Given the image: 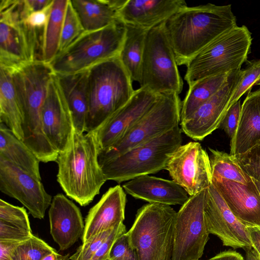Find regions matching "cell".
<instances>
[{
	"mask_svg": "<svg viewBox=\"0 0 260 260\" xmlns=\"http://www.w3.org/2000/svg\"><path fill=\"white\" fill-rule=\"evenodd\" d=\"M165 24L178 66L186 65L212 41L237 26L231 5L218 6L211 3L187 6Z\"/></svg>",
	"mask_w": 260,
	"mask_h": 260,
	"instance_id": "6da1fadb",
	"label": "cell"
},
{
	"mask_svg": "<svg viewBox=\"0 0 260 260\" xmlns=\"http://www.w3.org/2000/svg\"><path fill=\"white\" fill-rule=\"evenodd\" d=\"M11 74L23 112L24 143L40 161H56L58 152L46 137L42 119V107L54 74L50 64L37 59Z\"/></svg>",
	"mask_w": 260,
	"mask_h": 260,
	"instance_id": "7a4b0ae2",
	"label": "cell"
},
{
	"mask_svg": "<svg viewBox=\"0 0 260 260\" xmlns=\"http://www.w3.org/2000/svg\"><path fill=\"white\" fill-rule=\"evenodd\" d=\"M99 146L92 132H74L67 150L59 153L57 181L70 199L89 205L107 180L98 160Z\"/></svg>",
	"mask_w": 260,
	"mask_h": 260,
	"instance_id": "3957f363",
	"label": "cell"
},
{
	"mask_svg": "<svg viewBox=\"0 0 260 260\" xmlns=\"http://www.w3.org/2000/svg\"><path fill=\"white\" fill-rule=\"evenodd\" d=\"M119 56L101 62L88 70V116L86 132H92L122 108L135 90Z\"/></svg>",
	"mask_w": 260,
	"mask_h": 260,
	"instance_id": "277c9868",
	"label": "cell"
},
{
	"mask_svg": "<svg viewBox=\"0 0 260 260\" xmlns=\"http://www.w3.org/2000/svg\"><path fill=\"white\" fill-rule=\"evenodd\" d=\"M126 34V27L118 22L101 29L85 31L49 63L58 75L77 74L119 56Z\"/></svg>",
	"mask_w": 260,
	"mask_h": 260,
	"instance_id": "5b68a950",
	"label": "cell"
},
{
	"mask_svg": "<svg viewBox=\"0 0 260 260\" xmlns=\"http://www.w3.org/2000/svg\"><path fill=\"white\" fill-rule=\"evenodd\" d=\"M245 25L222 34L193 56L186 64L184 79L188 86L202 79L241 70L252 43Z\"/></svg>",
	"mask_w": 260,
	"mask_h": 260,
	"instance_id": "8992f818",
	"label": "cell"
},
{
	"mask_svg": "<svg viewBox=\"0 0 260 260\" xmlns=\"http://www.w3.org/2000/svg\"><path fill=\"white\" fill-rule=\"evenodd\" d=\"M176 215L170 206L157 203L138 210L126 234L139 260H173Z\"/></svg>",
	"mask_w": 260,
	"mask_h": 260,
	"instance_id": "52a82bcc",
	"label": "cell"
},
{
	"mask_svg": "<svg viewBox=\"0 0 260 260\" xmlns=\"http://www.w3.org/2000/svg\"><path fill=\"white\" fill-rule=\"evenodd\" d=\"M179 126L101 165L106 179L118 183L166 169L171 155L182 144Z\"/></svg>",
	"mask_w": 260,
	"mask_h": 260,
	"instance_id": "ba28073f",
	"label": "cell"
},
{
	"mask_svg": "<svg viewBox=\"0 0 260 260\" xmlns=\"http://www.w3.org/2000/svg\"><path fill=\"white\" fill-rule=\"evenodd\" d=\"M23 0H1L0 2V68L12 73L39 59L42 39L28 29Z\"/></svg>",
	"mask_w": 260,
	"mask_h": 260,
	"instance_id": "9c48e42d",
	"label": "cell"
},
{
	"mask_svg": "<svg viewBox=\"0 0 260 260\" xmlns=\"http://www.w3.org/2000/svg\"><path fill=\"white\" fill-rule=\"evenodd\" d=\"M181 102L176 93L160 94L152 107L118 142L99 151L100 165L178 126Z\"/></svg>",
	"mask_w": 260,
	"mask_h": 260,
	"instance_id": "30bf717a",
	"label": "cell"
},
{
	"mask_svg": "<svg viewBox=\"0 0 260 260\" xmlns=\"http://www.w3.org/2000/svg\"><path fill=\"white\" fill-rule=\"evenodd\" d=\"M165 22L148 31L140 87H146L157 94L173 92L179 95L183 83Z\"/></svg>",
	"mask_w": 260,
	"mask_h": 260,
	"instance_id": "8fae6325",
	"label": "cell"
},
{
	"mask_svg": "<svg viewBox=\"0 0 260 260\" xmlns=\"http://www.w3.org/2000/svg\"><path fill=\"white\" fill-rule=\"evenodd\" d=\"M207 189L189 196L177 212L173 260H199L203 254L210 234L204 215Z\"/></svg>",
	"mask_w": 260,
	"mask_h": 260,
	"instance_id": "7c38bea8",
	"label": "cell"
},
{
	"mask_svg": "<svg viewBox=\"0 0 260 260\" xmlns=\"http://www.w3.org/2000/svg\"><path fill=\"white\" fill-rule=\"evenodd\" d=\"M166 170L189 196L208 188L212 183L209 156L197 142L180 145L170 156Z\"/></svg>",
	"mask_w": 260,
	"mask_h": 260,
	"instance_id": "4fadbf2b",
	"label": "cell"
},
{
	"mask_svg": "<svg viewBox=\"0 0 260 260\" xmlns=\"http://www.w3.org/2000/svg\"><path fill=\"white\" fill-rule=\"evenodd\" d=\"M0 190L18 200L39 219L44 217L52 200L41 180L1 157Z\"/></svg>",
	"mask_w": 260,
	"mask_h": 260,
	"instance_id": "5bb4252c",
	"label": "cell"
},
{
	"mask_svg": "<svg viewBox=\"0 0 260 260\" xmlns=\"http://www.w3.org/2000/svg\"><path fill=\"white\" fill-rule=\"evenodd\" d=\"M159 95L146 87L135 90L122 108L91 132L95 137L99 151L107 150L120 140L148 111Z\"/></svg>",
	"mask_w": 260,
	"mask_h": 260,
	"instance_id": "9a60e30c",
	"label": "cell"
},
{
	"mask_svg": "<svg viewBox=\"0 0 260 260\" xmlns=\"http://www.w3.org/2000/svg\"><path fill=\"white\" fill-rule=\"evenodd\" d=\"M44 133L59 153L69 146L75 132L72 114L65 96L54 73L49 82L42 109Z\"/></svg>",
	"mask_w": 260,
	"mask_h": 260,
	"instance_id": "2e32d148",
	"label": "cell"
},
{
	"mask_svg": "<svg viewBox=\"0 0 260 260\" xmlns=\"http://www.w3.org/2000/svg\"><path fill=\"white\" fill-rule=\"evenodd\" d=\"M242 74L241 70L231 72L224 85L189 119L180 122L182 131L186 135L194 140L201 141L220 126L230 108V99Z\"/></svg>",
	"mask_w": 260,
	"mask_h": 260,
	"instance_id": "e0dca14e",
	"label": "cell"
},
{
	"mask_svg": "<svg viewBox=\"0 0 260 260\" xmlns=\"http://www.w3.org/2000/svg\"><path fill=\"white\" fill-rule=\"evenodd\" d=\"M204 215L209 234L218 237L224 246L252 247L247 226L235 217L212 183L207 189Z\"/></svg>",
	"mask_w": 260,
	"mask_h": 260,
	"instance_id": "ac0fdd59",
	"label": "cell"
},
{
	"mask_svg": "<svg viewBox=\"0 0 260 260\" xmlns=\"http://www.w3.org/2000/svg\"><path fill=\"white\" fill-rule=\"evenodd\" d=\"M48 215L50 234L60 250L70 248L81 238L85 223L81 211L63 194L53 197Z\"/></svg>",
	"mask_w": 260,
	"mask_h": 260,
	"instance_id": "d6986e66",
	"label": "cell"
},
{
	"mask_svg": "<svg viewBox=\"0 0 260 260\" xmlns=\"http://www.w3.org/2000/svg\"><path fill=\"white\" fill-rule=\"evenodd\" d=\"M235 217L246 226H260V193L252 180L243 184L225 179L212 181Z\"/></svg>",
	"mask_w": 260,
	"mask_h": 260,
	"instance_id": "ffe728a7",
	"label": "cell"
},
{
	"mask_svg": "<svg viewBox=\"0 0 260 260\" xmlns=\"http://www.w3.org/2000/svg\"><path fill=\"white\" fill-rule=\"evenodd\" d=\"M126 194L119 185L109 188L89 210L81 237L82 243L95 235L113 229L123 223Z\"/></svg>",
	"mask_w": 260,
	"mask_h": 260,
	"instance_id": "44dd1931",
	"label": "cell"
},
{
	"mask_svg": "<svg viewBox=\"0 0 260 260\" xmlns=\"http://www.w3.org/2000/svg\"><path fill=\"white\" fill-rule=\"evenodd\" d=\"M186 6L183 0H127L118 16L125 25L149 30Z\"/></svg>",
	"mask_w": 260,
	"mask_h": 260,
	"instance_id": "7402d4cb",
	"label": "cell"
},
{
	"mask_svg": "<svg viewBox=\"0 0 260 260\" xmlns=\"http://www.w3.org/2000/svg\"><path fill=\"white\" fill-rule=\"evenodd\" d=\"M124 190L134 198L149 203L167 205H183L189 196L173 180L144 175L135 178L123 184Z\"/></svg>",
	"mask_w": 260,
	"mask_h": 260,
	"instance_id": "603a6c76",
	"label": "cell"
},
{
	"mask_svg": "<svg viewBox=\"0 0 260 260\" xmlns=\"http://www.w3.org/2000/svg\"><path fill=\"white\" fill-rule=\"evenodd\" d=\"M260 143V88L250 92L242 104L237 128L231 139L230 154L243 153Z\"/></svg>",
	"mask_w": 260,
	"mask_h": 260,
	"instance_id": "cb8c5ba5",
	"label": "cell"
},
{
	"mask_svg": "<svg viewBox=\"0 0 260 260\" xmlns=\"http://www.w3.org/2000/svg\"><path fill=\"white\" fill-rule=\"evenodd\" d=\"M88 71L74 74L56 75L70 110L75 131L86 132L88 116Z\"/></svg>",
	"mask_w": 260,
	"mask_h": 260,
	"instance_id": "d4e9b609",
	"label": "cell"
},
{
	"mask_svg": "<svg viewBox=\"0 0 260 260\" xmlns=\"http://www.w3.org/2000/svg\"><path fill=\"white\" fill-rule=\"evenodd\" d=\"M71 1L85 31L96 30L121 22L118 18V11L126 2V0Z\"/></svg>",
	"mask_w": 260,
	"mask_h": 260,
	"instance_id": "484cf974",
	"label": "cell"
},
{
	"mask_svg": "<svg viewBox=\"0 0 260 260\" xmlns=\"http://www.w3.org/2000/svg\"><path fill=\"white\" fill-rule=\"evenodd\" d=\"M0 157L41 180L40 160L4 124H0Z\"/></svg>",
	"mask_w": 260,
	"mask_h": 260,
	"instance_id": "4316f807",
	"label": "cell"
},
{
	"mask_svg": "<svg viewBox=\"0 0 260 260\" xmlns=\"http://www.w3.org/2000/svg\"><path fill=\"white\" fill-rule=\"evenodd\" d=\"M0 122L23 141V115L11 74L0 68Z\"/></svg>",
	"mask_w": 260,
	"mask_h": 260,
	"instance_id": "83f0119b",
	"label": "cell"
},
{
	"mask_svg": "<svg viewBox=\"0 0 260 260\" xmlns=\"http://www.w3.org/2000/svg\"><path fill=\"white\" fill-rule=\"evenodd\" d=\"M125 25V37L119 58L132 81L141 85L143 58L148 30L131 25Z\"/></svg>",
	"mask_w": 260,
	"mask_h": 260,
	"instance_id": "f1b7e54d",
	"label": "cell"
},
{
	"mask_svg": "<svg viewBox=\"0 0 260 260\" xmlns=\"http://www.w3.org/2000/svg\"><path fill=\"white\" fill-rule=\"evenodd\" d=\"M230 73L206 77L189 86L181 102L180 122L189 119L202 105L216 93L224 85Z\"/></svg>",
	"mask_w": 260,
	"mask_h": 260,
	"instance_id": "f546056e",
	"label": "cell"
},
{
	"mask_svg": "<svg viewBox=\"0 0 260 260\" xmlns=\"http://www.w3.org/2000/svg\"><path fill=\"white\" fill-rule=\"evenodd\" d=\"M68 1H53L49 19L44 30L41 60L49 64L59 51L63 22Z\"/></svg>",
	"mask_w": 260,
	"mask_h": 260,
	"instance_id": "4dcf8cb0",
	"label": "cell"
},
{
	"mask_svg": "<svg viewBox=\"0 0 260 260\" xmlns=\"http://www.w3.org/2000/svg\"><path fill=\"white\" fill-rule=\"evenodd\" d=\"M55 251L34 235L19 242L0 241V260H42Z\"/></svg>",
	"mask_w": 260,
	"mask_h": 260,
	"instance_id": "1f68e13d",
	"label": "cell"
},
{
	"mask_svg": "<svg viewBox=\"0 0 260 260\" xmlns=\"http://www.w3.org/2000/svg\"><path fill=\"white\" fill-rule=\"evenodd\" d=\"M212 181L225 179L243 184L252 181L241 168L234 155L225 152L209 148Z\"/></svg>",
	"mask_w": 260,
	"mask_h": 260,
	"instance_id": "d6a6232c",
	"label": "cell"
},
{
	"mask_svg": "<svg viewBox=\"0 0 260 260\" xmlns=\"http://www.w3.org/2000/svg\"><path fill=\"white\" fill-rule=\"evenodd\" d=\"M84 31L71 1L69 0L64 15L58 53L66 49Z\"/></svg>",
	"mask_w": 260,
	"mask_h": 260,
	"instance_id": "836d02e7",
	"label": "cell"
},
{
	"mask_svg": "<svg viewBox=\"0 0 260 260\" xmlns=\"http://www.w3.org/2000/svg\"><path fill=\"white\" fill-rule=\"evenodd\" d=\"M0 222L11 228L32 234L26 209L2 199L0 200Z\"/></svg>",
	"mask_w": 260,
	"mask_h": 260,
	"instance_id": "e575fe53",
	"label": "cell"
},
{
	"mask_svg": "<svg viewBox=\"0 0 260 260\" xmlns=\"http://www.w3.org/2000/svg\"><path fill=\"white\" fill-rule=\"evenodd\" d=\"M260 78V59L250 62L247 67L242 70L240 81L233 93L229 102L231 107L240 98L249 91Z\"/></svg>",
	"mask_w": 260,
	"mask_h": 260,
	"instance_id": "d590c367",
	"label": "cell"
},
{
	"mask_svg": "<svg viewBox=\"0 0 260 260\" xmlns=\"http://www.w3.org/2000/svg\"><path fill=\"white\" fill-rule=\"evenodd\" d=\"M234 156L242 170L260 183V143L245 152Z\"/></svg>",
	"mask_w": 260,
	"mask_h": 260,
	"instance_id": "8d00e7d4",
	"label": "cell"
},
{
	"mask_svg": "<svg viewBox=\"0 0 260 260\" xmlns=\"http://www.w3.org/2000/svg\"><path fill=\"white\" fill-rule=\"evenodd\" d=\"M114 229L100 233L90 238L77 249L69 259L89 260L109 237Z\"/></svg>",
	"mask_w": 260,
	"mask_h": 260,
	"instance_id": "74e56055",
	"label": "cell"
},
{
	"mask_svg": "<svg viewBox=\"0 0 260 260\" xmlns=\"http://www.w3.org/2000/svg\"><path fill=\"white\" fill-rule=\"evenodd\" d=\"M109 260H139L135 249L131 244L128 237L124 233L118 237L110 251Z\"/></svg>",
	"mask_w": 260,
	"mask_h": 260,
	"instance_id": "f35d334b",
	"label": "cell"
},
{
	"mask_svg": "<svg viewBox=\"0 0 260 260\" xmlns=\"http://www.w3.org/2000/svg\"><path fill=\"white\" fill-rule=\"evenodd\" d=\"M53 1L44 9L30 13L23 20L26 27L39 36L42 40L44 30L49 19Z\"/></svg>",
	"mask_w": 260,
	"mask_h": 260,
	"instance_id": "ab89813d",
	"label": "cell"
},
{
	"mask_svg": "<svg viewBox=\"0 0 260 260\" xmlns=\"http://www.w3.org/2000/svg\"><path fill=\"white\" fill-rule=\"evenodd\" d=\"M241 107V101L239 100L229 109L221 123L220 126L231 139L238 126Z\"/></svg>",
	"mask_w": 260,
	"mask_h": 260,
	"instance_id": "60d3db41",
	"label": "cell"
},
{
	"mask_svg": "<svg viewBox=\"0 0 260 260\" xmlns=\"http://www.w3.org/2000/svg\"><path fill=\"white\" fill-rule=\"evenodd\" d=\"M126 233V228L123 223L115 227L109 237L101 247L89 260H107L108 259L111 248L117 238Z\"/></svg>",
	"mask_w": 260,
	"mask_h": 260,
	"instance_id": "b9f144b4",
	"label": "cell"
},
{
	"mask_svg": "<svg viewBox=\"0 0 260 260\" xmlns=\"http://www.w3.org/2000/svg\"><path fill=\"white\" fill-rule=\"evenodd\" d=\"M52 0H23L24 8L28 14L44 9Z\"/></svg>",
	"mask_w": 260,
	"mask_h": 260,
	"instance_id": "7bdbcfd3",
	"label": "cell"
},
{
	"mask_svg": "<svg viewBox=\"0 0 260 260\" xmlns=\"http://www.w3.org/2000/svg\"><path fill=\"white\" fill-rule=\"evenodd\" d=\"M247 230L252 247L260 257V226H247Z\"/></svg>",
	"mask_w": 260,
	"mask_h": 260,
	"instance_id": "ee69618b",
	"label": "cell"
},
{
	"mask_svg": "<svg viewBox=\"0 0 260 260\" xmlns=\"http://www.w3.org/2000/svg\"><path fill=\"white\" fill-rule=\"evenodd\" d=\"M208 260H244L242 255L236 251H222Z\"/></svg>",
	"mask_w": 260,
	"mask_h": 260,
	"instance_id": "f6af8a7d",
	"label": "cell"
},
{
	"mask_svg": "<svg viewBox=\"0 0 260 260\" xmlns=\"http://www.w3.org/2000/svg\"><path fill=\"white\" fill-rule=\"evenodd\" d=\"M42 260H69V256L68 255H61L55 251L49 253Z\"/></svg>",
	"mask_w": 260,
	"mask_h": 260,
	"instance_id": "bcb514c9",
	"label": "cell"
},
{
	"mask_svg": "<svg viewBox=\"0 0 260 260\" xmlns=\"http://www.w3.org/2000/svg\"><path fill=\"white\" fill-rule=\"evenodd\" d=\"M246 251V260H260V257L256 251L252 248L245 250Z\"/></svg>",
	"mask_w": 260,
	"mask_h": 260,
	"instance_id": "7dc6e473",
	"label": "cell"
},
{
	"mask_svg": "<svg viewBox=\"0 0 260 260\" xmlns=\"http://www.w3.org/2000/svg\"><path fill=\"white\" fill-rule=\"evenodd\" d=\"M252 181H253L254 183L256 185L258 190L259 191V192L260 193V183L256 181L255 180L252 179Z\"/></svg>",
	"mask_w": 260,
	"mask_h": 260,
	"instance_id": "c3c4849f",
	"label": "cell"
},
{
	"mask_svg": "<svg viewBox=\"0 0 260 260\" xmlns=\"http://www.w3.org/2000/svg\"><path fill=\"white\" fill-rule=\"evenodd\" d=\"M260 85V78L259 79V80L257 81V83H256L255 85Z\"/></svg>",
	"mask_w": 260,
	"mask_h": 260,
	"instance_id": "681fc988",
	"label": "cell"
},
{
	"mask_svg": "<svg viewBox=\"0 0 260 260\" xmlns=\"http://www.w3.org/2000/svg\"><path fill=\"white\" fill-rule=\"evenodd\" d=\"M107 260H109V259H107Z\"/></svg>",
	"mask_w": 260,
	"mask_h": 260,
	"instance_id": "f907efd6",
	"label": "cell"
}]
</instances>
